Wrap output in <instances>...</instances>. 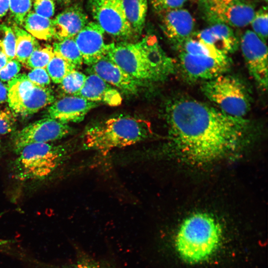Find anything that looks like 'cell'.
Listing matches in <instances>:
<instances>
[{"mask_svg": "<svg viewBox=\"0 0 268 268\" xmlns=\"http://www.w3.org/2000/svg\"><path fill=\"white\" fill-rule=\"evenodd\" d=\"M74 69L76 68L73 66L56 53L46 67L51 79L59 84L66 75Z\"/></svg>", "mask_w": 268, "mask_h": 268, "instance_id": "cell-25", "label": "cell"}, {"mask_svg": "<svg viewBox=\"0 0 268 268\" xmlns=\"http://www.w3.org/2000/svg\"><path fill=\"white\" fill-rule=\"evenodd\" d=\"M16 115L11 110L0 109V134H12L16 131Z\"/></svg>", "mask_w": 268, "mask_h": 268, "instance_id": "cell-31", "label": "cell"}, {"mask_svg": "<svg viewBox=\"0 0 268 268\" xmlns=\"http://www.w3.org/2000/svg\"><path fill=\"white\" fill-rule=\"evenodd\" d=\"M0 147H1V141H0Z\"/></svg>", "mask_w": 268, "mask_h": 268, "instance_id": "cell-43", "label": "cell"}, {"mask_svg": "<svg viewBox=\"0 0 268 268\" xmlns=\"http://www.w3.org/2000/svg\"><path fill=\"white\" fill-rule=\"evenodd\" d=\"M5 241L0 240V245H3V244H5Z\"/></svg>", "mask_w": 268, "mask_h": 268, "instance_id": "cell-41", "label": "cell"}, {"mask_svg": "<svg viewBox=\"0 0 268 268\" xmlns=\"http://www.w3.org/2000/svg\"><path fill=\"white\" fill-rule=\"evenodd\" d=\"M86 70L127 94L136 93L141 85L142 81L128 74L106 56L88 66Z\"/></svg>", "mask_w": 268, "mask_h": 268, "instance_id": "cell-15", "label": "cell"}, {"mask_svg": "<svg viewBox=\"0 0 268 268\" xmlns=\"http://www.w3.org/2000/svg\"><path fill=\"white\" fill-rule=\"evenodd\" d=\"M34 12L44 17L51 19L55 13V4L53 0H34Z\"/></svg>", "mask_w": 268, "mask_h": 268, "instance_id": "cell-33", "label": "cell"}, {"mask_svg": "<svg viewBox=\"0 0 268 268\" xmlns=\"http://www.w3.org/2000/svg\"><path fill=\"white\" fill-rule=\"evenodd\" d=\"M152 135L148 121L121 115L88 125L78 141L79 149L106 152L144 141Z\"/></svg>", "mask_w": 268, "mask_h": 268, "instance_id": "cell-2", "label": "cell"}, {"mask_svg": "<svg viewBox=\"0 0 268 268\" xmlns=\"http://www.w3.org/2000/svg\"><path fill=\"white\" fill-rule=\"evenodd\" d=\"M21 25L35 38L44 40L53 38L52 19L40 16L33 11L28 13Z\"/></svg>", "mask_w": 268, "mask_h": 268, "instance_id": "cell-22", "label": "cell"}, {"mask_svg": "<svg viewBox=\"0 0 268 268\" xmlns=\"http://www.w3.org/2000/svg\"><path fill=\"white\" fill-rule=\"evenodd\" d=\"M266 3L268 2V0H263Z\"/></svg>", "mask_w": 268, "mask_h": 268, "instance_id": "cell-42", "label": "cell"}, {"mask_svg": "<svg viewBox=\"0 0 268 268\" xmlns=\"http://www.w3.org/2000/svg\"><path fill=\"white\" fill-rule=\"evenodd\" d=\"M177 50L180 69L189 81L210 80L225 73L231 65L228 55L218 51L194 36Z\"/></svg>", "mask_w": 268, "mask_h": 268, "instance_id": "cell-5", "label": "cell"}, {"mask_svg": "<svg viewBox=\"0 0 268 268\" xmlns=\"http://www.w3.org/2000/svg\"><path fill=\"white\" fill-rule=\"evenodd\" d=\"M79 149L71 139L58 144L35 143L24 147L11 167L12 177L21 181L43 180L51 176Z\"/></svg>", "mask_w": 268, "mask_h": 268, "instance_id": "cell-4", "label": "cell"}, {"mask_svg": "<svg viewBox=\"0 0 268 268\" xmlns=\"http://www.w3.org/2000/svg\"><path fill=\"white\" fill-rule=\"evenodd\" d=\"M33 0H9V10L17 24L21 25L30 11Z\"/></svg>", "mask_w": 268, "mask_h": 268, "instance_id": "cell-30", "label": "cell"}, {"mask_svg": "<svg viewBox=\"0 0 268 268\" xmlns=\"http://www.w3.org/2000/svg\"><path fill=\"white\" fill-rule=\"evenodd\" d=\"M243 56L249 71L264 89L268 87V49L266 43L253 31H246L241 42Z\"/></svg>", "mask_w": 268, "mask_h": 268, "instance_id": "cell-11", "label": "cell"}, {"mask_svg": "<svg viewBox=\"0 0 268 268\" xmlns=\"http://www.w3.org/2000/svg\"><path fill=\"white\" fill-rule=\"evenodd\" d=\"M53 48L55 53L67 61L75 68L80 67L83 64L82 56L73 38L55 42Z\"/></svg>", "mask_w": 268, "mask_h": 268, "instance_id": "cell-24", "label": "cell"}, {"mask_svg": "<svg viewBox=\"0 0 268 268\" xmlns=\"http://www.w3.org/2000/svg\"><path fill=\"white\" fill-rule=\"evenodd\" d=\"M9 10V0H0V18L6 14Z\"/></svg>", "mask_w": 268, "mask_h": 268, "instance_id": "cell-38", "label": "cell"}, {"mask_svg": "<svg viewBox=\"0 0 268 268\" xmlns=\"http://www.w3.org/2000/svg\"><path fill=\"white\" fill-rule=\"evenodd\" d=\"M268 8L264 6L255 11L250 23L252 31L265 42L268 37Z\"/></svg>", "mask_w": 268, "mask_h": 268, "instance_id": "cell-28", "label": "cell"}, {"mask_svg": "<svg viewBox=\"0 0 268 268\" xmlns=\"http://www.w3.org/2000/svg\"><path fill=\"white\" fill-rule=\"evenodd\" d=\"M86 78L85 74L74 69L63 79L60 87L65 93L76 96L83 86Z\"/></svg>", "mask_w": 268, "mask_h": 268, "instance_id": "cell-26", "label": "cell"}, {"mask_svg": "<svg viewBox=\"0 0 268 268\" xmlns=\"http://www.w3.org/2000/svg\"><path fill=\"white\" fill-rule=\"evenodd\" d=\"M157 14L162 31L176 49L194 36L195 21L187 9L182 7Z\"/></svg>", "mask_w": 268, "mask_h": 268, "instance_id": "cell-12", "label": "cell"}, {"mask_svg": "<svg viewBox=\"0 0 268 268\" xmlns=\"http://www.w3.org/2000/svg\"><path fill=\"white\" fill-rule=\"evenodd\" d=\"M165 113L173 150L193 165L211 163L236 152L248 129L244 118L191 98L170 101Z\"/></svg>", "mask_w": 268, "mask_h": 268, "instance_id": "cell-1", "label": "cell"}, {"mask_svg": "<svg viewBox=\"0 0 268 268\" xmlns=\"http://www.w3.org/2000/svg\"><path fill=\"white\" fill-rule=\"evenodd\" d=\"M7 85L0 80V104L7 101Z\"/></svg>", "mask_w": 268, "mask_h": 268, "instance_id": "cell-37", "label": "cell"}, {"mask_svg": "<svg viewBox=\"0 0 268 268\" xmlns=\"http://www.w3.org/2000/svg\"><path fill=\"white\" fill-rule=\"evenodd\" d=\"M194 36L227 55L236 51L238 46V39L232 27L223 24H211Z\"/></svg>", "mask_w": 268, "mask_h": 268, "instance_id": "cell-18", "label": "cell"}, {"mask_svg": "<svg viewBox=\"0 0 268 268\" xmlns=\"http://www.w3.org/2000/svg\"><path fill=\"white\" fill-rule=\"evenodd\" d=\"M8 62V60L5 54L0 49V69L3 68Z\"/></svg>", "mask_w": 268, "mask_h": 268, "instance_id": "cell-39", "label": "cell"}, {"mask_svg": "<svg viewBox=\"0 0 268 268\" xmlns=\"http://www.w3.org/2000/svg\"><path fill=\"white\" fill-rule=\"evenodd\" d=\"M76 96L92 102H101L110 106H119L122 101L118 90L93 73L86 75L83 86Z\"/></svg>", "mask_w": 268, "mask_h": 268, "instance_id": "cell-17", "label": "cell"}, {"mask_svg": "<svg viewBox=\"0 0 268 268\" xmlns=\"http://www.w3.org/2000/svg\"><path fill=\"white\" fill-rule=\"evenodd\" d=\"M74 133V130L68 124L46 117L13 132L11 136L10 146L13 151L18 154L27 145L49 143L63 139Z\"/></svg>", "mask_w": 268, "mask_h": 268, "instance_id": "cell-7", "label": "cell"}, {"mask_svg": "<svg viewBox=\"0 0 268 268\" xmlns=\"http://www.w3.org/2000/svg\"><path fill=\"white\" fill-rule=\"evenodd\" d=\"M89 22L82 7L75 4L52 19L53 38L58 41L74 38Z\"/></svg>", "mask_w": 268, "mask_h": 268, "instance_id": "cell-16", "label": "cell"}, {"mask_svg": "<svg viewBox=\"0 0 268 268\" xmlns=\"http://www.w3.org/2000/svg\"><path fill=\"white\" fill-rule=\"evenodd\" d=\"M55 55L53 47L46 45L40 46L29 57L25 65L29 68H46L47 66Z\"/></svg>", "mask_w": 268, "mask_h": 268, "instance_id": "cell-27", "label": "cell"}, {"mask_svg": "<svg viewBox=\"0 0 268 268\" xmlns=\"http://www.w3.org/2000/svg\"><path fill=\"white\" fill-rule=\"evenodd\" d=\"M204 19L210 24L220 23L231 27L249 25L255 10L250 1L214 2L200 1Z\"/></svg>", "mask_w": 268, "mask_h": 268, "instance_id": "cell-10", "label": "cell"}, {"mask_svg": "<svg viewBox=\"0 0 268 268\" xmlns=\"http://www.w3.org/2000/svg\"><path fill=\"white\" fill-rule=\"evenodd\" d=\"M16 37L15 59L25 64L32 54L40 46L36 38L17 25L12 28Z\"/></svg>", "mask_w": 268, "mask_h": 268, "instance_id": "cell-23", "label": "cell"}, {"mask_svg": "<svg viewBox=\"0 0 268 268\" xmlns=\"http://www.w3.org/2000/svg\"><path fill=\"white\" fill-rule=\"evenodd\" d=\"M44 268H105L100 264L90 260H80L73 264L60 266L45 267Z\"/></svg>", "mask_w": 268, "mask_h": 268, "instance_id": "cell-36", "label": "cell"}, {"mask_svg": "<svg viewBox=\"0 0 268 268\" xmlns=\"http://www.w3.org/2000/svg\"><path fill=\"white\" fill-rule=\"evenodd\" d=\"M201 1L214 2H229L238 1H250L249 0H200Z\"/></svg>", "mask_w": 268, "mask_h": 268, "instance_id": "cell-40", "label": "cell"}, {"mask_svg": "<svg viewBox=\"0 0 268 268\" xmlns=\"http://www.w3.org/2000/svg\"><path fill=\"white\" fill-rule=\"evenodd\" d=\"M222 231L219 222L206 213H196L181 224L175 239L176 251L184 261L190 264L209 259L219 248Z\"/></svg>", "mask_w": 268, "mask_h": 268, "instance_id": "cell-3", "label": "cell"}, {"mask_svg": "<svg viewBox=\"0 0 268 268\" xmlns=\"http://www.w3.org/2000/svg\"><path fill=\"white\" fill-rule=\"evenodd\" d=\"M106 56L128 74L139 80L158 82L139 42L109 44Z\"/></svg>", "mask_w": 268, "mask_h": 268, "instance_id": "cell-8", "label": "cell"}, {"mask_svg": "<svg viewBox=\"0 0 268 268\" xmlns=\"http://www.w3.org/2000/svg\"><path fill=\"white\" fill-rule=\"evenodd\" d=\"M94 21L105 33L122 40L135 36L125 15L122 0H88Z\"/></svg>", "mask_w": 268, "mask_h": 268, "instance_id": "cell-9", "label": "cell"}, {"mask_svg": "<svg viewBox=\"0 0 268 268\" xmlns=\"http://www.w3.org/2000/svg\"><path fill=\"white\" fill-rule=\"evenodd\" d=\"M26 75L30 81L37 86L47 87L51 82V78L46 68L32 69Z\"/></svg>", "mask_w": 268, "mask_h": 268, "instance_id": "cell-35", "label": "cell"}, {"mask_svg": "<svg viewBox=\"0 0 268 268\" xmlns=\"http://www.w3.org/2000/svg\"><path fill=\"white\" fill-rule=\"evenodd\" d=\"M0 30L3 32V36L0 40V49L6 55L8 61L15 58L16 37L12 28L1 25Z\"/></svg>", "mask_w": 268, "mask_h": 268, "instance_id": "cell-29", "label": "cell"}, {"mask_svg": "<svg viewBox=\"0 0 268 268\" xmlns=\"http://www.w3.org/2000/svg\"><path fill=\"white\" fill-rule=\"evenodd\" d=\"M59 0V1H63V0Z\"/></svg>", "mask_w": 268, "mask_h": 268, "instance_id": "cell-44", "label": "cell"}, {"mask_svg": "<svg viewBox=\"0 0 268 268\" xmlns=\"http://www.w3.org/2000/svg\"><path fill=\"white\" fill-rule=\"evenodd\" d=\"M21 64L16 59L8 61L6 65L0 69V80L8 82L15 77L20 70Z\"/></svg>", "mask_w": 268, "mask_h": 268, "instance_id": "cell-34", "label": "cell"}, {"mask_svg": "<svg viewBox=\"0 0 268 268\" xmlns=\"http://www.w3.org/2000/svg\"><path fill=\"white\" fill-rule=\"evenodd\" d=\"M153 10L158 14L165 11L182 8L189 0H150Z\"/></svg>", "mask_w": 268, "mask_h": 268, "instance_id": "cell-32", "label": "cell"}, {"mask_svg": "<svg viewBox=\"0 0 268 268\" xmlns=\"http://www.w3.org/2000/svg\"><path fill=\"white\" fill-rule=\"evenodd\" d=\"M99 105L80 96H65L50 105L46 117L67 124L77 123L82 121L87 114Z\"/></svg>", "mask_w": 268, "mask_h": 268, "instance_id": "cell-13", "label": "cell"}, {"mask_svg": "<svg viewBox=\"0 0 268 268\" xmlns=\"http://www.w3.org/2000/svg\"><path fill=\"white\" fill-rule=\"evenodd\" d=\"M55 100L54 93L52 89L47 87L35 85L29 98L16 106L11 110L15 115L27 116L51 105Z\"/></svg>", "mask_w": 268, "mask_h": 268, "instance_id": "cell-19", "label": "cell"}, {"mask_svg": "<svg viewBox=\"0 0 268 268\" xmlns=\"http://www.w3.org/2000/svg\"><path fill=\"white\" fill-rule=\"evenodd\" d=\"M35 85L24 73L18 74L8 81L7 84V102L10 108L12 109L27 100L31 95Z\"/></svg>", "mask_w": 268, "mask_h": 268, "instance_id": "cell-21", "label": "cell"}, {"mask_svg": "<svg viewBox=\"0 0 268 268\" xmlns=\"http://www.w3.org/2000/svg\"><path fill=\"white\" fill-rule=\"evenodd\" d=\"M126 17L135 36L141 34L145 23L147 0H122Z\"/></svg>", "mask_w": 268, "mask_h": 268, "instance_id": "cell-20", "label": "cell"}, {"mask_svg": "<svg viewBox=\"0 0 268 268\" xmlns=\"http://www.w3.org/2000/svg\"><path fill=\"white\" fill-rule=\"evenodd\" d=\"M103 29L95 21H89L73 38L82 56L83 63L88 66L106 56L108 44L105 43Z\"/></svg>", "mask_w": 268, "mask_h": 268, "instance_id": "cell-14", "label": "cell"}, {"mask_svg": "<svg viewBox=\"0 0 268 268\" xmlns=\"http://www.w3.org/2000/svg\"><path fill=\"white\" fill-rule=\"evenodd\" d=\"M204 95L225 114L244 118L251 108V97L238 78L225 73L207 80L202 86Z\"/></svg>", "mask_w": 268, "mask_h": 268, "instance_id": "cell-6", "label": "cell"}]
</instances>
